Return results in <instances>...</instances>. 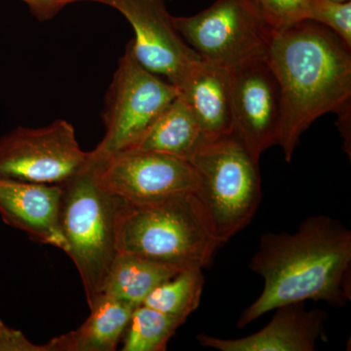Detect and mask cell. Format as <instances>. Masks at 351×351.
I'll list each match as a JSON object with an SVG mask.
<instances>
[{
  "instance_id": "7a4b0ae2",
  "label": "cell",
  "mask_w": 351,
  "mask_h": 351,
  "mask_svg": "<svg viewBox=\"0 0 351 351\" xmlns=\"http://www.w3.org/2000/svg\"><path fill=\"white\" fill-rule=\"evenodd\" d=\"M350 50L331 29L311 20L272 34L265 60L280 88L277 145L287 162L314 121L350 103Z\"/></svg>"
},
{
  "instance_id": "ba28073f",
  "label": "cell",
  "mask_w": 351,
  "mask_h": 351,
  "mask_svg": "<svg viewBox=\"0 0 351 351\" xmlns=\"http://www.w3.org/2000/svg\"><path fill=\"white\" fill-rule=\"evenodd\" d=\"M90 152L76 140L64 119L39 128L17 127L0 138V178L44 184H63L86 167Z\"/></svg>"
},
{
  "instance_id": "5bb4252c",
  "label": "cell",
  "mask_w": 351,
  "mask_h": 351,
  "mask_svg": "<svg viewBox=\"0 0 351 351\" xmlns=\"http://www.w3.org/2000/svg\"><path fill=\"white\" fill-rule=\"evenodd\" d=\"M206 138L233 132L230 71L198 62L179 88Z\"/></svg>"
},
{
  "instance_id": "e0dca14e",
  "label": "cell",
  "mask_w": 351,
  "mask_h": 351,
  "mask_svg": "<svg viewBox=\"0 0 351 351\" xmlns=\"http://www.w3.org/2000/svg\"><path fill=\"white\" fill-rule=\"evenodd\" d=\"M174 265L131 254H120L113 263L103 294L135 307L141 306L154 288L179 274Z\"/></svg>"
},
{
  "instance_id": "44dd1931",
  "label": "cell",
  "mask_w": 351,
  "mask_h": 351,
  "mask_svg": "<svg viewBox=\"0 0 351 351\" xmlns=\"http://www.w3.org/2000/svg\"><path fill=\"white\" fill-rule=\"evenodd\" d=\"M306 20L313 21L331 29L351 49V0H311Z\"/></svg>"
},
{
  "instance_id": "2e32d148",
  "label": "cell",
  "mask_w": 351,
  "mask_h": 351,
  "mask_svg": "<svg viewBox=\"0 0 351 351\" xmlns=\"http://www.w3.org/2000/svg\"><path fill=\"white\" fill-rule=\"evenodd\" d=\"M203 138L197 120L179 93L127 152H157L188 159Z\"/></svg>"
},
{
  "instance_id": "ffe728a7",
  "label": "cell",
  "mask_w": 351,
  "mask_h": 351,
  "mask_svg": "<svg viewBox=\"0 0 351 351\" xmlns=\"http://www.w3.org/2000/svg\"><path fill=\"white\" fill-rule=\"evenodd\" d=\"M274 31L306 20L311 0H243Z\"/></svg>"
},
{
  "instance_id": "5b68a950",
  "label": "cell",
  "mask_w": 351,
  "mask_h": 351,
  "mask_svg": "<svg viewBox=\"0 0 351 351\" xmlns=\"http://www.w3.org/2000/svg\"><path fill=\"white\" fill-rule=\"evenodd\" d=\"M188 160L199 176L197 193L215 237L225 244L251 223L260 206L258 160L234 132L203 138Z\"/></svg>"
},
{
  "instance_id": "603a6c76",
  "label": "cell",
  "mask_w": 351,
  "mask_h": 351,
  "mask_svg": "<svg viewBox=\"0 0 351 351\" xmlns=\"http://www.w3.org/2000/svg\"><path fill=\"white\" fill-rule=\"evenodd\" d=\"M29 7L32 15L39 21L52 19L62 10L59 0H21Z\"/></svg>"
},
{
  "instance_id": "3957f363",
  "label": "cell",
  "mask_w": 351,
  "mask_h": 351,
  "mask_svg": "<svg viewBox=\"0 0 351 351\" xmlns=\"http://www.w3.org/2000/svg\"><path fill=\"white\" fill-rule=\"evenodd\" d=\"M117 246L131 254L180 269H204L221 242L197 193L149 202L121 199Z\"/></svg>"
},
{
  "instance_id": "52a82bcc",
  "label": "cell",
  "mask_w": 351,
  "mask_h": 351,
  "mask_svg": "<svg viewBox=\"0 0 351 351\" xmlns=\"http://www.w3.org/2000/svg\"><path fill=\"white\" fill-rule=\"evenodd\" d=\"M180 36L201 61L228 71L267 59L274 29L243 0H215L189 17H173Z\"/></svg>"
},
{
  "instance_id": "7402d4cb",
  "label": "cell",
  "mask_w": 351,
  "mask_h": 351,
  "mask_svg": "<svg viewBox=\"0 0 351 351\" xmlns=\"http://www.w3.org/2000/svg\"><path fill=\"white\" fill-rule=\"evenodd\" d=\"M0 351H46L45 346L32 343L19 330L0 319Z\"/></svg>"
},
{
  "instance_id": "8992f818",
  "label": "cell",
  "mask_w": 351,
  "mask_h": 351,
  "mask_svg": "<svg viewBox=\"0 0 351 351\" xmlns=\"http://www.w3.org/2000/svg\"><path fill=\"white\" fill-rule=\"evenodd\" d=\"M179 93L138 63L127 44L106 95L105 136L92 156L106 159L131 149Z\"/></svg>"
},
{
  "instance_id": "277c9868",
  "label": "cell",
  "mask_w": 351,
  "mask_h": 351,
  "mask_svg": "<svg viewBox=\"0 0 351 351\" xmlns=\"http://www.w3.org/2000/svg\"><path fill=\"white\" fill-rule=\"evenodd\" d=\"M62 232L69 258L82 278L88 306L103 294L117 256V219L121 198L99 184L93 161L62 184Z\"/></svg>"
},
{
  "instance_id": "d6986e66",
  "label": "cell",
  "mask_w": 351,
  "mask_h": 351,
  "mask_svg": "<svg viewBox=\"0 0 351 351\" xmlns=\"http://www.w3.org/2000/svg\"><path fill=\"white\" fill-rule=\"evenodd\" d=\"M186 319L141 304L133 314L123 337V351H164Z\"/></svg>"
},
{
  "instance_id": "7c38bea8",
  "label": "cell",
  "mask_w": 351,
  "mask_h": 351,
  "mask_svg": "<svg viewBox=\"0 0 351 351\" xmlns=\"http://www.w3.org/2000/svg\"><path fill=\"white\" fill-rule=\"evenodd\" d=\"M276 311L269 324L250 336L219 339L200 334L196 339L204 348L221 351H313L318 341H326L325 311H306L304 302L285 304Z\"/></svg>"
},
{
  "instance_id": "6da1fadb",
  "label": "cell",
  "mask_w": 351,
  "mask_h": 351,
  "mask_svg": "<svg viewBox=\"0 0 351 351\" xmlns=\"http://www.w3.org/2000/svg\"><path fill=\"white\" fill-rule=\"evenodd\" d=\"M250 269L263 277L265 286L240 314L239 328L294 302L343 307L351 300L350 230L332 217L313 215L294 233L263 234Z\"/></svg>"
},
{
  "instance_id": "9a60e30c",
  "label": "cell",
  "mask_w": 351,
  "mask_h": 351,
  "mask_svg": "<svg viewBox=\"0 0 351 351\" xmlns=\"http://www.w3.org/2000/svg\"><path fill=\"white\" fill-rule=\"evenodd\" d=\"M90 308V316L75 331L46 343V351H113L123 339L135 306L101 294Z\"/></svg>"
},
{
  "instance_id": "30bf717a",
  "label": "cell",
  "mask_w": 351,
  "mask_h": 351,
  "mask_svg": "<svg viewBox=\"0 0 351 351\" xmlns=\"http://www.w3.org/2000/svg\"><path fill=\"white\" fill-rule=\"evenodd\" d=\"M97 180L129 202H149L197 193L199 176L188 159L147 152H125L106 159L92 156Z\"/></svg>"
},
{
  "instance_id": "ac0fdd59",
  "label": "cell",
  "mask_w": 351,
  "mask_h": 351,
  "mask_svg": "<svg viewBox=\"0 0 351 351\" xmlns=\"http://www.w3.org/2000/svg\"><path fill=\"white\" fill-rule=\"evenodd\" d=\"M203 286L202 269H182L179 274L154 288L143 304L186 320L199 306Z\"/></svg>"
},
{
  "instance_id": "8fae6325",
  "label": "cell",
  "mask_w": 351,
  "mask_h": 351,
  "mask_svg": "<svg viewBox=\"0 0 351 351\" xmlns=\"http://www.w3.org/2000/svg\"><path fill=\"white\" fill-rule=\"evenodd\" d=\"M233 132L260 160L277 145L281 121V92L267 60L230 71Z\"/></svg>"
},
{
  "instance_id": "cb8c5ba5",
  "label": "cell",
  "mask_w": 351,
  "mask_h": 351,
  "mask_svg": "<svg viewBox=\"0 0 351 351\" xmlns=\"http://www.w3.org/2000/svg\"><path fill=\"white\" fill-rule=\"evenodd\" d=\"M334 1L343 2V1H348V0H334Z\"/></svg>"
},
{
  "instance_id": "9c48e42d",
  "label": "cell",
  "mask_w": 351,
  "mask_h": 351,
  "mask_svg": "<svg viewBox=\"0 0 351 351\" xmlns=\"http://www.w3.org/2000/svg\"><path fill=\"white\" fill-rule=\"evenodd\" d=\"M80 1L104 4L121 13L135 32L129 43L134 57L178 90L200 62L176 29L165 0H59V6L63 9Z\"/></svg>"
},
{
  "instance_id": "4fadbf2b",
  "label": "cell",
  "mask_w": 351,
  "mask_h": 351,
  "mask_svg": "<svg viewBox=\"0 0 351 351\" xmlns=\"http://www.w3.org/2000/svg\"><path fill=\"white\" fill-rule=\"evenodd\" d=\"M62 184H34L0 178V216L7 225L27 233L34 241L66 253L62 232Z\"/></svg>"
}]
</instances>
